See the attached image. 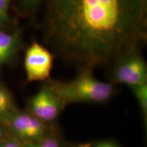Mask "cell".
Listing matches in <instances>:
<instances>
[{
    "instance_id": "5b68a950",
    "label": "cell",
    "mask_w": 147,
    "mask_h": 147,
    "mask_svg": "<svg viewBox=\"0 0 147 147\" xmlns=\"http://www.w3.org/2000/svg\"><path fill=\"white\" fill-rule=\"evenodd\" d=\"M54 57L47 47L35 42L27 48L24 67L28 82L43 81L49 78Z\"/></svg>"
},
{
    "instance_id": "ba28073f",
    "label": "cell",
    "mask_w": 147,
    "mask_h": 147,
    "mask_svg": "<svg viewBox=\"0 0 147 147\" xmlns=\"http://www.w3.org/2000/svg\"><path fill=\"white\" fill-rule=\"evenodd\" d=\"M17 110L10 92L0 82V125H5Z\"/></svg>"
},
{
    "instance_id": "6da1fadb",
    "label": "cell",
    "mask_w": 147,
    "mask_h": 147,
    "mask_svg": "<svg viewBox=\"0 0 147 147\" xmlns=\"http://www.w3.org/2000/svg\"><path fill=\"white\" fill-rule=\"evenodd\" d=\"M43 38L59 56L93 69L139 49L147 0H45Z\"/></svg>"
},
{
    "instance_id": "2e32d148",
    "label": "cell",
    "mask_w": 147,
    "mask_h": 147,
    "mask_svg": "<svg viewBox=\"0 0 147 147\" xmlns=\"http://www.w3.org/2000/svg\"><path fill=\"white\" fill-rule=\"evenodd\" d=\"M71 147H91V145L89 144H78L76 145H74Z\"/></svg>"
},
{
    "instance_id": "277c9868",
    "label": "cell",
    "mask_w": 147,
    "mask_h": 147,
    "mask_svg": "<svg viewBox=\"0 0 147 147\" xmlns=\"http://www.w3.org/2000/svg\"><path fill=\"white\" fill-rule=\"evenodd\" d=\"M11 137L23 143L38 140L50 134L46 123L29 113L17 110L4 125Z\"/></svg>"
},
{
    "instance_id": "4fadbf2b",
    "label": "cell",
    "mask_w": 147,
    "mask_h": 147,
    "mask_svg": "<svg viewBox=\"0 0 147 147\" xmlns=\"http://www.w3.org/2000/svg\"><path fill=\"white\" fill-rule=\"evenodd\" d=\"M0 147H23V144L10 136L0 145Z\"/></svg>"
},
{
    "instance_id": "7a4b0ae2",
    "label": "cell",
    "mask_w": 147,
    "mask_h": 147,
    "mask_svg": "<svg viewBox=\"0 0 147 147\" xmlns=\"http://www.w3.org/2000/svg\"><path fill=\"white\" fill-rule=\"evenodd\" d=\"M45 84L56 95L63 107L76 103H100L109 100L114 93L111 84L98 80L91 69H82L69 81L47 80Z\"/></svg>"
},
{
    "instance_id": "3957f363",
    "label": "cell",
    "mask_w": 147,
    "mask_h": 147,
    "mask_svg": "<svg viewBox=\"0 0 147 147\" xmlns=\"http://www.w3.org/2000/svg\"><path fill=\"white\" fill-rule=\"evenodd\" d=\"M113 80L129 87L147 82V66L139 49L126 53L114 61Z\"/></svg>"
},
{
    "instance_id": "8992f818",
    "label": "cell",
    "mask_w": 147,
    "mask_h": 147,
    "mask_svg": "<svg viewBox=\"0 0 147 147\" xmlns=\"http://www.w3.org/2000/svg\"><path fill=\"white\" fill-rule=\"evenodd\" d=\"M63 108L58 97L45 84L29 102V113L46 123L57 118Z\"/></svg>"
},
{
    "instance_id": "5bb4252c",
    "label": "cell",
    "mask_w": 147,
    "mask_h": 147,
    "mask_svg": "<svg viewBox=\"0 0 147 147\" xmlns=\"http://www.w3.org/2000/svg\"><path fill=\"white\" fill-rule=\"evenodd\" d=\"M91 147H119L115 142L110 140L99 141L91 146Z\"/></svg>"
},
{
    "instance_id": "7c38bea8",
    "label": "cell",
    "mask_w": 147,
    "mask_h": 147,
    "mask_svg": "<svg viewBox=\"0 0 147 147\" xmlns=\"http://www.w3.org/2000/svg\"><path fill=\"white\" fill-rule=\"evenodd\" d=\"M45 0H21V7L24 12L30 14L36 11Z\"/></svg>"
},
{
    "instance_id": "30bf717a",
    "label": "cell",
    "mask_w": 147,
    "mask_h": 147,
    "mask_svg": "<svg viewBox=\"0 0 147 147\" xmlns=\"http://www.w3.org/2000/svg\"><path fill=\"white\" fill-rule=\"evenodd\" d=\"M23 147H61L60 142L56 137L49 134L38 140L24 143Z\"/></svg>"
},
{
    "instance_id": "9c48e42d",
    "label": "cell",
    "mask_w": 147,
    "mask_h": 147,
    "mask_svg": "<svg viewBox=\"0 0 147 147\" xmlns=\"http://www.w3.org/2000/svg\"><path fill=\"white\" fill-rule=\"evenodd\" d=\"M138 103L144 119L147 117V82L136 84L129 87Z\"/></svg>"
},
{
    "instance_id": "8fae6325",
    "label": "cell",
    "mask_w": 147,
    "mask_h": 147,
    "mask_svg": "<svg viewBox=\"0 0 147 147\" xmlns=\"http://www.w3.org/2000/svg\"><path fill=\"white\" fill-rule=\"evenodd\" d=\"M12 0H0V25L7 26L10 23L9 14L10 7Z\"/></svg>"
},
{
    "instance_id": "52a82bcc",
    "label": "cell",
    "mask_w": 147,
    "mask_h": 147,
    "mask_svg": "<svg viewBox=\"0 0 147 147\" xmlns=\"http://www.w3.org/2000/svg\"><path fill=\"white\" fill-rule=\"evenodd\" d=\"M19 32H10L0 29V67L15 57L21 47Z\"/></svg>"
},
{
    "instance_id": "9a60e30c",
    "label": "cell",
    "mask_w": 147,
    "mask_h": 147,
    "mask_svg": "<svg viewBox=\"0 0 147 147\" xmlns=\"http://www.w3.org/2000/svg\"><path fill=\"white\" fill-rule=\"evenodd\" d=\"M10 136L8 130L4 125H0V145Z\"/></svg>"
}]
</instances>
